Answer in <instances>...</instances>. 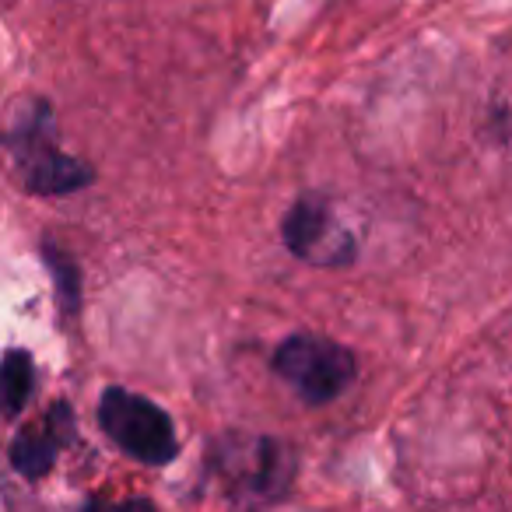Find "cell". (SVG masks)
Instances as JSON below:
<instances>
[{
    "instance_id": "obj_6",
    "label": "cell",
    "mask_w": 512,
    "mask_h": 512,
    "mask_svg": "<svg viewBox=\"0 0 512 512\" xmlns=\"http://www.w3.org/2000/svg\"><path fill=\"white\" fill-rule=\"evenodd\" d=\"M74 439V411L67 404H57L39 428H22L11 442L8 456L15 474L25 481H43L57 463L60 449Z\"/></svg>"
},
{
    "instance_id": "obj_2",
    "label": "cell",
    "mask_w": 512,
    "mask_h": 512,
    "mask_svg": "<svg viewBox=\"0 0 512 512\" xmlns=\"http://www.w3.org/2000/svg\"><path fill=\"white\" fill-rule=\"evenodd\" d=\"M211 470L232 505L260 512L288 491L295 460L274 435H225L211 453Z\"/></svg>"
},
{
    "instance_id": "obj_7",
    "label": "cell",
    "mask_w": 512,
    "mask_h": 512,
    "mask_svg": "<svg viewBox=\"0 0 512 512\" xmlns=\"http://www.w3.org/2000/svg\"><path fill=\"white\" fill-rule=\"evenodd\" d=\"M0 376H4V411L8 418H18L36 393V358L25 348H8Z\"/></svg>"
},
{
    "instance_id": "obj_8",
    "label": "cell",
    "mask_w": 512,
    "mask_h": 512,
    "mask_svg": "<svg viewBox=\"0 0 512 512\" xmlns=\"http://www.w3.org/2000/svg\"><path fill=\"white\" fill-rule=\"evenodd\" d=\"M43 256H46V267H50V274H53V285H57L60 313L78 316V309H81V271H78V264H74L64 249H53V246H46Z\"/></svg>"
},
{
    "instance_id": "obj_5",
    "label": "cell",
    "mask_w": 512,
    "mask_h": 512,
    "mask_svg": "<svg viewBox=\"0 0 512 512\" xmlns=\"http://www.w3.org/2000/svg\"><path fill=\"white\" fill-rule=\"evenodd\" d=\"M281 239L288 253L313 267H348L358 256V239L320 193H306L288 207L281 218Z\"/></svg>"
},
{
    "instance_id": "obj_4",
    "label": "cell",
    "mask_w": 512,
    "mask_h": 512,
    "mask_svg": "<svg viewBox=\"0 0 512 512\" xmlns=\"http://www.w3.org/2000/svg\"><path fill=\"white\" fill-rule=\"evenodd\" d=\"M274 372L299 393L306 404L320 407L337 400L358 376L351 348L320 334H292L274 351Z\"/></svg>"
},
{
    "instance_id": "obj_1",
    "label": "cell",
    "mask_w": 512,
    "mask_h": 512,
    "mask_svg": "<svg viewBox=\"0 0 512 512\" xmlns=\"http://www.w3.org/2000/svg\"><path fill=\"white\" fill-rule=\"evenodd\" d=\"M8 151L15 158L18 179L36 197H67L92 183V165L60 151L57 123L43 99L25 102L18 120L8 130Z\"/></svg>"
},
{
    "instance_id": "obj_3",
    "label": "cell",
    "mask_w": 512,
    "mask_h": 512,
    "mask_svg": "<svg viewBox=\"0 0 512 512\" xmlns=\"http://www.w3.org/2000/svg\"><path fill=\"white\" fill-rule=\"evenodd\" d=\"M99 428L120 453L144 467H165L176 460L179 439L169 411L155 400L130 393L123 386H109L99 397Z\"/></svg>"
},
{
    "instance_id": "obj_9",
    "label": "cell",
    "mask_w": 512,
    "mask_h": 512,
    "mask_svg": "<svg viewBox=\"0 0 512 512\" xmlns=\"http://www.w3.org/2000/svg\"><path fill=\"white\" fill-rule=\"evenodd\" d=\"M81 512H158L151 498H88Z\"/></svg>"
}]
</instances>
